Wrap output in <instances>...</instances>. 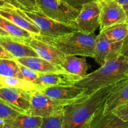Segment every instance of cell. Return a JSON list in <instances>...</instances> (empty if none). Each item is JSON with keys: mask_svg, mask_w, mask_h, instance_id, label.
<instances>
[{"mask_svg": "<svg viewBox=\"0 0 128 128\" xmlns=\"http://www.w3.org/2000/svg\"><path fill=\"white\" fill-rule=\"evenodd\" d=\"M117 82L100 88L65 106L63 128H88L90 121Z\"/></svg>", "mask_w": 128, "mask_h": 128, "instance_id": "6da1fadb", "label": "cell"}, {"mask_svg": "<svg viewBox=\"0 0 128 128\" xmlns=\"http://www.w3.org/2000/svg\"><path fill=\"white\" fill-rule=\"evenodd\" d=\"M128 78V61L122 56L107 61L99 69L86 74L75 85L86 90L87 94Z\"/></svg>", "mask_w": 128, "mask_h": 128, "instance_id": "7a4b0ae2", "label": "cell"}, {"mask_svg": "<svg viewBox=\"0 0 128 128\" xmlns=\"http://www.w3.org/2000/svg\"><path fill=\"white\" fill-rule=\"evenodd\" d=\"M35 36L54 46L65 55L94 57L97 38L95 32L87 34L79 31H74L55 37Z\"/></svg>", "mask_w": 128, "mask_h": 128, "instance_id": "3957f363", "label": "cell"}, {"mask_svg": "<svg viewBox=\"0 0 128 128\" xmlns=\"http://www.w3.org/2000/svg\"><path fill=\"white\" fill-rule=\"evenodd\" d=\"M38 10L45 16L61 23L70 25L80 10L58 0H36Z\"/></svg>", "mask_w": 128, "mask_h": 128, "instance_id": "277c9868", "label": "cell"}, {"mask_svg": "<svg viewBox=\"0 0 128 128\" xmlns=\"http://www.w3.org/2000/svg\"><path fill=\"white\" fill-rule=\"evenodd\" d=\"M37 26L40 31L39 36L55 37L75 31L71 26L61 23L45 16L40 11L21 10Z\"/></svg>", "mask_w": 128, "mask_h": 128, "instance_id": "5b68a950", "label": "cell"}, {"mask_svg": "<svg viewBox=\"0 0 128 128\" xmlns=\"http://www.w3.org/2000/svg\"><path fill=\"white\" fill-rule=\"evenodd\" d=\"M78 100L79 99L56 100L48 97L40 90H36L31 92L30 108L26 114L44 117L57 110L63 108L67 105Z\"/></svg>", "mask_w": 128, "mask_h": 128, "instance_id": "8992f818", "label": "cell"}, {"mask_svg": "<svg viewBox=\"0 0 128 128\" xmlns=\"http://www.w3.org/2000/svg\"><path fill=\"white\" fill-rule=\"evenodd\" d=\"M99 8L95 0L84 4L70 26L75 30L87 34L95 32L100 26Z\"/></svg>", "mask_w": 128, "mask_h": 128, "instance_id": "52a82bcc", "label": "cell"}, {"mask_svg": "<svg viewBox=\"0 0 128 128\" xmlns=\"http://www.w3.org/2000/svg\"><path fill=\"white\" fill-rule=\"evenodd\" d=\"M99 8L100 31L109 26L127 22L125 10L117 0H95Z\"/></svg>", "mask_w": 128, "mask_h": 128, "instance_id": "ba28073f", "label": "cell"}, {"mask_svg": "<svg viewBox=\"0 0 128 128\" xmlns=\"http://www.w3.org/2000/svg\"><path fill=\"white\" fill-rule=\"evenodd\" d=\"M123 41L111 42L109 41L104 32L100 31L97 35L94 47V60L100 66L109 60L117 58L120 56Z\"/></svg>", "mask_w": 128, "mask_h": 128, "instance_id": "9c48e42d", "label": "cell"}, {"mask_svg": "<svg viewBox=\"0 0 128 128\" xmlns=\"http://www.w3.org/2000/svg\"><path fill=\"white\" fill-rule=\"evenodd\" d=\"M31 92L0 85V98L20 113L26 114L30 109Z\"/></svg>", "mask_w": 128, "mask_h": 128, "instance_id": "30bf717a", "label": "cell"}, {"mask_svg": "<svg viewBox=\"0 0 128 128\" xmlns=\"http://www.w3.org/2000/svg\"><path fill=\"white\" fill-rule=\"evenodd\" d=\"M25 42L36 52L38 57L60 65L65 54L54 46L43 41L35 35H33L31 38L25 40Z\"/></svg>", "mask_w": 128, "mask_h": 128, "instance_id": "8fae6325", "label": "cell"}, {"mask_svg": "<svg viewBox=\"0 0 128 128\" xmlns=\"http://www.w3.org/2000/svg\"><path fill=\"white\" fill-rule=\"evenodd\" d=\"M128 101V78L115 84L105 99L103 105L102 114L107 115L116 108Z\"/></svg>", "mask_w": 128, "mask_h": 128, "instance_id": "7c38bea8", "label": "cell"}, {"mask_svg": "<svg viewBox=\"0 0 128 128\" xmlns=\"http://www.w3.org/2000/svg\"><path fill=\"white\" fill-rule=\"evenodd\" d=\"M0 15L16 26L28 31L32 35H39L40 31L31 20L25 16L21 10L10 5L0 8Z\"/></svg>", "mask_w": 128, "mask_h": 128, "instance_id": "4fadbf2b", "label": "cell"}, {"mask_svg": "<svg viewBox=\"0 0 128 128\" xmlns=\"http://www.w3.org/2000/svg\"><path fill=\"white\" fill-rule=\"evenodd\" d=\"M40 91L48 97L61 100L80 99L87 94L85 88L76 85L47 86Z\"/></svg>", "mask_w": 128, "mask_h": 128, "instance_id": "5bb4252c", "label": "cell"}, {"mask_svg": "<svg viewBox=\"0 0 128 128\" xmlns=\"http://www.w3.org/2000/svg\"><path fill=\"white\" fill-rule=\"evenodd\" d=\"M0 44L15 58L37 56L35 51L25 42V40L12 36H0Z\"/></svg>", "mask_w": 128, "mask_h": 128, "instance_id": "9a60e30c", "label": "cell"}, {"mask_svg": "<svg viewBox=\"0 0 128 128\" xmlns=\"http://www.w3.org/2000/svg\"><path fill=\"white\" fill-rule=\"evenodd\" d=\"M39 77L43 87L52 86H68L75 85L81 77L72 74L67 71L40 73Z\"/></svg>", "mask_w": 128, "mask_h": 128, "instance_id": "2e32d148", "label": "cell"}, {"mask_svg": "<svg viewBox=\"0 0 128 128\" xmlns=\"http://www.w3.org/2000/svg\"><path fill=\"white\" fill-rule=\"evenodd\" d=\"M18 63L32 69L40 73H49V72L66 71L61 65L53 63L37 56L15 58Z\"/></svg>", "mask_w": 128, "mask_h": 128, "instance_id": "e0dca14e", "label": "cell"}, {"mask_svg": "<svg viewBox=\"0 0 128 128\" xmlns=\"http://www.w3.org/2000/svg\"><path fill=\"white\" fill-rule=\"evenodd\" d=\"M5 128H41L43 117L20 113L10 120H5Z\"/></svg>", "mask_w": 128, "mask_h": 128, "instance_id": "ac0fdd59", "label": "cell"}, {"mask_svg": "<svg viewBox=\"0 0 128 128\" xmlns=\"http://www.w3.org/2000/svg\"><path fill=\"white\" fill-rule=\"evenodd\" d=\"M60 65L66 71L81 78L87 74L88 70L86 59L76 55H65Z\"/></svg>", "mask_w": 128, "mask_h": 128, "instance_id": "d6986e66", "label": "cell"}, {"mask_svg": "<svg viewBox=\"0 0 128 128\" xmlns=\"http://www.w3.org/2000/svg\"><path fill=\"white\" fill-rule=\"evenodd\" d=\"M0 85L20 89L30 92L36 90H40L38 86L26 80L17 77H10L2 75H0Z\"/></svg>", "mask_w": 128, "mask_h": 128, "instance_id": "ffe728a7", "label": "cell"}, {"mask_svg": "<svg viewBox=\"0 0 128 128\" xmlns=\"http://www.w3.org/2000/svg\"><path fill=\"white\" fill-rule=\"evenodd\" d=\"M102 32L111 42L123 41L128 35V24L127 22L115 24L104 29Z\"/></svg>", "mask_w": 128, "mask_h": 128, "instance_id": "44dd1931", "label": "cell"}, {"mask_svg": "<svg viewBox=\"0 0 128 128\" xmlns=\"http://www.w3.org/2000/svg\"><path fill=\"white\" fill-rule=\"evenodd\" d=\"M0 27L6 31L8 33L10 34L11 36L23 40H27L33 36L28 31L16 26L13 22L3 17L1 15H0Z\"/></svg>", "mask_w": 128, "mask_h": 128, "instance_id": "7402d4cb", "label": "cell"}, {"mask_svg": "<svg viewBox=\"0 0 128 128\" xmlns=\"http://www.w3.org/2000/svg\"><path fill=\"white\" fill-rule=\"evenodd\" d=\"M0 75L24 79L18 63L11 59H0Z\"/></svg>", "mask_w": 128, "mask_h": 128, "instance_id": "603a6c76", "label": "cell"}, {"mask_svg": "<svg viewBox=\"0 0 128 128\" xmlns=\"http://www.w3.org/2000/svg\"><path fill=\"white\" fill-rule=\"evenodd\" d=\"M63 108H62L43 117L41 128H63Z\"/></svg>", "mask_w": 128, "mask_h": 128, "instance_id": "cb8c5ba5", "label": "cell"}, {"mask_svg": "<svg viewBox=\"0 0 128 128\" xmlns=\"http://www.w3.org/2000/svg\"><path fill=\"white\" fill-rule=\"evenodd\" d=\"M18 66L20 70H21V72L22 73L23 76L24 80H26L27 81H30V82H33V84H36V86L40 88V90L43 88L42 84H41V81L40 80L38 72L30 68L26 67V66H24V65L21 64L20 63H18Z\"/></svg>", "mask_w": 128, "mask_h": 128, "instance_id": "d4e9b609", "label": "cell"}, {"mask_svg": "<svg viewBox=\"0 0 128 128\" xmlns=\"http://www.w3.org/2000/svg\"><path fill=\"white\" fill-rule=\"evenodd\" d=\"M20 112L13 108L10 105L0 98V118L10 120L17 116Z\"/></svg>", "mask_w": 128, "mask_h": 128, "instance_id": "484cf974", "label": "cell"}, {"mask_svg": "<svg viewBox=\"0 0 128 128\" xmlns=\"http://www.w3.org/2000/svg\"><path fill=\"white\" fill-rule=\"evenodd\" d=\"M112 113L124 121H128V101L112 111Z\"/></svg>", "mask_w": 128, "mask_h": 128, "instance_id": "4316f807", "label": "cell"}, {"mask_svg": "<svg viewBox=\"0 0 128 128\" xmlns=\"http://www.w3.org/2000/svg\"><path fill=\"white\" fill-rule=\"evenodd\" d=\"M18 2L24 8V10L37 11L36 0H17Z\"/></svg>", "mask_w": 128, "mask_h": 128, "instance_id": "83f0119b", "label": "cell"}, {"mask_svg": "<svg viewBox=\"0 0 128 128\" xmlns=\"http://www.w3.org/2000/svg\"><path fill=\"white\" fill-rule=\"evenodd\" d=\"M60 1H63L70 6L80 10L81 7L84 4L90 1H92V0H60Z\"/></svg>", "mask_w": 128, "mask_h": 128, "instance_id": "f1b7e54d", "label": "cell"}, {"mask_svg": "<svg viewBox=\"0 0 128 128\" xmlns=\"http://www.w3.org/2000/svg\"><path fill=\"white\" fill-rule=\"evenodd\" d=\"M120 56H122L126 61H128V36L124 38L123 40L121 50H120Z\"/></svg>", "mask_w": 128, "mask_h": 128, "instance_id": "f546056e", "label": "cell"}, {"mask_svg": "<svg viewBox=\"0 0 128 128\" xmlns=\"http://www.w3.org/2000/svg\"><path fill=\"white\" fill-rule=\"evenodd\" d=\"M0 59H11L15 60V58L8 52L0 44Z\"/></svg>", "mask_w": 128, "mask_h": 128, "instance_id": "4dcf8cb0", "label": "cell"}, {"mask_svg": "<svg viewBox=\"0 0 128 128\" xmlns=\"http://www.w3.org/2000/svg\"><path fill=\"white\" fill-rule=\"evenodd\" d=\"M4 1H5L7 3L10 4L14 6L15 8L20 9L21 10H24V8L18 2L17 0H4Z\"/></svg>", "mask_w": 128, "mask_h": 128, "instance_id": "1f68e13d", "label": "cell"}, {"mask_svg": "<svg viewBox=\"0 0 128 128\" xmlns=\"http://www.w3.org/2000/svg\"><path fill=\"white\" fill-rule=\"evenodd\" d=\"M117 1L122 6L125 11L128 10V0H117Z\"/></svg>", "mask_w": 128, "mask_h": 128, "instance_id": "d6a6232c", "label": "cell"}, {"mask_svg": "<svg viewBox=\"0 0 128 128\" xmlns=\"http://www.w3.org/2000/svg\"><path fill=\"white\" fill-rule=\"evenodd\" d=\"M10 4L7 3L4 0H0V8H4V7H6V6H10Z\"/></svg>", "mask_w": 128, "mask_h": 128, "instance_id": "836d02e7", "label": "cell"}, {"mask_svg": "<svg viewBox=\"0 0 128 128\" xmlns=\"http://www.w3.org/2000/svg\"><path fill=\"white\" fill-rule=\"evenodd\" d=\"M9 35H10V34L8 33L6 31H5L3 29L0 27V36H9Z\"/></svg>", "mask_w": 128, "mask_h": 128, "instance_id": "e575fe53", "label": "cell"}, {"mask_svg": "<svg viewBox=\"0 0 128 128\" xmlns=\"http://www.w3.org/2000/svg\"><path fill=\"white\" fill-rule=\"evenodd\" d=\"M5 121L3 119L0 118V128H5Z\"/></svg>", "mask_w": 128, "mask_h": 128, "instance_id": "d590c367", "label": "cell"}, {"mask_svg": "<svg viewBox=\"0 0 128 128\" xmlns=\"http://www.w3.org/2000/svg\"><path fill=\"white\" fill-rule=\"evenodd\" d=\"M125 12H126V14H127V23L128 24V10H127L126 11H125ZM128 36V35H127Z\"/></svg>", "mask_w": 128, "mask_h": 128, "instance_id": "8d00e7d4", "label": "cell"}, {"mask_svg": "<svg viewBox=\"0 0 128 128\" xmlns=\"http://www.w3.org/2000/svg\"><path fill=\"white\" fill-rule=\"evenodd\" d=\"M127 128H128V121H127Z\"/></svg>", "mask_w": 128, "mask_h": 128, "instance_id": "74e56055", "label": "cell"}, {"mask_svg": "<svg viewBox=\"0 0 128 128\" xmlns=\"http://www.w3.org/2000/svg\"><path fill=\"white\" fill-rule=\"evenodd\" d=\"M58 1H60V0H58Z\"/></svg>", "mask_w": 128, "mask_h": 128, "instance_id": "f35d334b", "label": "cell"}]
</instances>
